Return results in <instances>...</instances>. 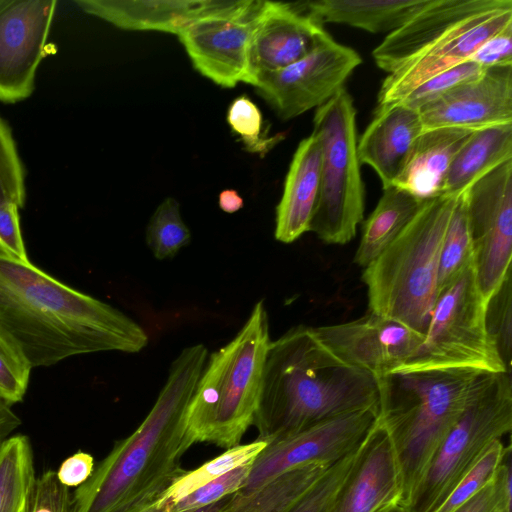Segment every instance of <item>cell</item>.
<instances>
[{
	"label": "cell",
	"mask_w": 512,
	"mask_h": 512,
	"mask_svg": "<svg viewBox=\"0 0 512 512\" xmlns=\"http://www.w3.org/2000/svg\"><path fill=\"white\" fill-rule=\"evenodd\" d=\"M0 325L32 368L102 351L138 353L148 343L145 330L118 309L1 253Z\"/></svg>",
	"instance_id": "6da1fadb"
},
{
	"label": "cell",
	"mask_w": 512,
	"mask_h": 512,
	"mask_svg": "<svg viewBox=\"0 0 512 512\" xmlns=\"http://www.w3.org/2000/svg\"><path fill=\"white\" fill-rule=\"evenodd\" d=\"M207 358L203 344L181 351L142 423L72 493L74 512L132 511L157 500L185 471L181 459L196 443L187 412Z\"/></svg>",
	"instance_id": "7a4b0ae2"
},
{
	"label": "cell",
	"mask_w": 512,
	"mask_h": 512,
	"mask_svg": "<svg viewBox=\"0 0 512 512\" xmlns=\"http://www.w3.org/2000/svg\"><path fill=\"white\" fill-rule=\"evenodd\" d=\"M366 409L379 412L377 378L339 359L312 327H294L270 342L253 422L258 440L270 443Z\"/></svg>",
	"instance_id": "3957f363"
},
{
	"label": "cell",
	"mask_w": 512,
	"mask_h": 512,
	"mask_svg": "<svg viewBox=\"0 0 512 512\" xmlns=\"http://www.w3.org/2000/svg\"><path fill=\"white\" fill-rule=\"evenodd\" d=\"M472 369L392 372L377 378L378 419L394 446L405 508L438 444L465 407Z\"/></svg>",
	"instance_id": "277c9868"
},
{
	"label": "cell",
	"mask_w": 512,
	"mask_h": 512,
	"mask_svg": "<svg viewBox=\"0 0 512 512\" xmlns=\"http://www.w3.org/2000/svg\"><path fill=\"white\" fill-rule=\"evenodd\" d=\"M457 196L425 199L402 232L364 268L371 313L424 336L439 292L440 253Z\"/></svg>",
	"instance_id": "5b68a950"
},
{
	"label": "cell",
	"mask_w": 512,
	"mask_h": 512,
	"mask_svg": "<svg viewBox=\"0 0 512 512\" xmlns=\"http://www.w3.org/2000/svg\"><path fill=\"white\" fill-rule=\"evenodd\" d=\"M270 342L268 314L260 300L237 335L205 363L187 412L196 443L225 450L240 444L254 422Z\"/></svg>",
	"instance_id": "8992f818"
},
{
	"label": "cell",
	"mask_w": 512,
	"mask_h": 512,
	"mask_svg": "<svg viewBox=\"0 0 512 512\" xmlns=\"http://www.w3.org/2000/svg\"><path fill=\"white\" fill-rule=\"evenodd\" d=\"M512 429L508 372H480L459 417L433 453L406 512H434L487 448Z\"/></svg>",
	"instance_id": "52a82bcc"
},
{
	"label": "cell",
	"mask_w": 512,
	"mask_h": 512,
	"mask_svg": "<svg viewBox=\"0 0 512 512\" xmlns=\"http://www.w3.org/2000/svg\"><path fill=\"white\" fill-rule=\"evenodd\" d=\"M356 108L345 87L318 107L312 134L321 149L320 189L309 231L347 244L364 217L365 189L357 153Z\"/></svg>",
	"instance_id": "ba28073f"
},
{
	"label": "cell",
	"mask_w": 512,
	"mask_h": 512,
	"mask_svg": "<svg viewBox=\"0 0 512 512\" xmlns=\"http://www.w3.org/2000/svg\"><path fill=\"white\" fill-rule=\"evenodd\" d=\"M486 306L473 263L439 292L421 345L394 372L436 369L508 372L488 333Z\"/></svg>",
	"instance_id": "9c48e42d"
},
{
	"label": "cell",
	"mask_w": 512,
	"mask_h": 512,
	"mask_svg": "<svg viewBox=\"0 0 512 512\" xmlns=\"http://www.w3.org/2000/svg\"><path fill=\"white\" fill-rule=\"evenodd\" d=\"M476 281L487 303L511 272L512 159L464 191Z\"/></svg>",
	"instance_id": "30bf717a"
},
{
	"label": "cell",
	"mask_w": 512,
	"mask_h": 512,
	"mask_svg": "<svg viewBox=\"0 0 512 512\" xmlns=\"http://www.w3.org/2000/svg\"><path fill=\"white\" fill-rule=\"evenodd\" d=\"M261 0L224 1L186 24L178 37L194 68L219 86L251 83L249 50Z\"/></svg>",
	"instance_id": "8fae6325"
},
{
	"label": "cell",
	"mask_w": 512,
	"mask_h": 512,
	"mask_svg": "<svg viewBox=\"0 0 512 512\" xmlns=\"http://www.w3.org/2000/svg\"><path fill=\"white\" fill-rule=\"evenodd\" d=\"M361 63L354 49L336 42L329 34L301 60L257 75L253 86L286 121L326 103Z\"/></svg>",
	"instance_id": "7c38bea8"
},
{
	"label": "cell",
	"mask_w": 512,
	"mask_h": 512,
	"mask_svg": "<svg viewBox=\"0 0 512 512\" xmlns=\"http://www.w3.org/2000/svg\"><path fill=\"white\" fill-rule=\"evenodd\" d=\"M366 409L341 415L267 443L251 464L245 486L251 493L279 475L304 465H332L355 450L378 417Z\"/></svg>",
	"instance_id": "4fadbf2b"
},
{
	"label": "cell",
	"mask_w": 512,
	"mask_h": 512,
	"mask_svg": "<svg viewBox=\"0 0 512 512\" xmlns=\"http://www.w3.org/2000/svg\"><path fill=\"white\" fill-rule=\"evenodd\" d=\"M57 1L0 0V101L14 104L30 97Z\"/></svg>",
	"instance_id": "5bb4252c"
},
{
	"label": "cell",
	"mask_w": 512,
	"mask_h": 512,
	"mask_svg": "<svg viewBox=\"0 0 512 512\" xmlns=\"http://www.w3.org/2000/svg\"><path fill=\"white\" fill-rule=\"evenodd\" d=\"M317 339L343 362L379 378L401 367L424 336L374 313L341 324L312 327Z\"/></svg>",
	"instance_id": "9a60e30c"
},
{
	"label": "cell",
	"mask_w": 512,
	"mask_h": 512,
	"mask_svg": "<svg viewBox=\"0 0 512 512\" xmlns=\"http://www.w3.org/2000/svg\"><path fill=\"white\" fill-rule=\"evenodd\" d=\"M402 480L390 436L376 419L325 512H386L400 506Z\"/></svg>",
	"instance_id": "2e32d148"
},
{
	"label": "cell",
	"mask_w": 512,
	"mask_h": 512,
	"mask_svg": "<svg viewBox=\"0 0 512 512\" xmlns=\"http://www.w3.org/2000/svg\"><path fill=\"white\" fill-rule=\"evenodd\" d=\"M509 6L511 0H429L402 26L388 33L374 48L372 57L380 69L392 73L458 30Z\"/></svg>",
	"instance_id": "e0dca14e"
},
{
	"label": "cell",
	"mask_w": 512,
	"mask_h": 512,
	"mask_svg": "<svg viewBox=\"0 0 512 512\" xmlns=\"http://www.w3.org/2000/svg\"><path fill=\"white\" fill-rule=\"evenodd\" d=\"M328 35L323 24L296 3L262 1L250 43V84L259 74L285 68L306 57Z\"/></svg>",
	"instance_id": "ac0fdd59"
},
{
	"label": "cell",
	"mask_w": 512,
	"mask_h": 512,
	"mask_svg": "<svg viewBox=\"0 0 512 512\" xmlns=\"http://www.w3.org/2000/svg\"><path fill=\"white\" fill-rule=\"evenodd\" d=\"M424 130L457 127L477 130L512 123V65L485 69L423 107Z\"/></svg>",
	"instance_id": "d6986e66"
},
{
	"label": "cell",
	"mask_w": 512,
	"mask_h": 512,
	"mask_svg": "<svg viewBox=\"0 0 512 512\" xmlns=\"http://www.w3.org/2000/svg\"><path fill=\"white\" fill-rule=\"evenodd\" d=\"M510 23L512 6L487 14L412 58L384 78L378 106L397 102L433 76L468 61L484 41Z\"/></svg>",
	"instance_id": "ffe728a7"
},
{
	"label": "cell",
	"mask_w": 512,
	"mask_h": 512,
	"mask_svg": "<svg viewBox=\"0 0 512 512\" xmlns=\"http://www.w3.org/2000/svg\"><path fill=\"white\" fill-rule=\"evenodd\" d=\"M423 130L419 111L399 101L377 106L357 141V153L360 163L377 173L383 189L394 185Z\"/></svg>",
	"instance_id": "44dd1931"
},
{
	"label": "cell",
	"mask_w": 512,
	"mask_h": 512,
	"mask_svg": "<svg viewBox=\"0 0 512 512\" xmlns=\"http://www.w3.org/2000/svg\"><path fill=\"white\" fill-rule=\"evenodd\" d=\"M218 0H76L85 13L126 30L178 34L191 21L222 6Z\"/></svg>",
	"instance_id": "7402d4cb"
},
{
	"label": "cell",
	"mask_w": 512,
	"mask_h": 512,
	"mask_svg": "<svg viewBox=\"0 0 512 512\" xmlns=\"http://www.w3.org/2000/svg\"><path fill=\"white\" fill-rule=\"evenodd\" d=\"M321 149L311 133L299 144L276 207L275 238L292 243L309 231L320 189Z\"/></svg>",
	"instance_id": "603a6c76"
},
{
	"label": "cell",
	"mask_w": 512,
	"mask_h": 512,
	"mask_svg": "<svg viewBox=\"0 0 512 512\" xmlns=\"http://www.w3.org/2000/svg\"><path fill=\"white\" fill-rule=\"evenodd\" d=\"M474 131L457 127L423 130L394 186L423 200L442 195L452 160Z\"/></svg>",
	"instance_id": "cb8c5ba5"
},
{
	"label": "cell",
	"mask_w": 512,
	"mask_h": 512,
	"mask_svg": "<svg viewBox=\"0 0 512 512\" xmlns=\"http://www.w3.org/2000/svg\"><path fill=\"white\" fill-rule=\"evenodd\" d=\"M429 0H317L295 2L321 24L337 23L371 33L392 32Z\"/></svg>",
	"instance_id": "d4e9b609"
},
{
	"label": "cell",
	"mask_w": 512,
	"mask_h": 512,
	"mask_svg": "<svg viewBox=\"0 0 512 512\" xmlns=\"http://www.w3.org/2000/svg\"><path fill=\"white\" fill-rule=\"evenodd\" d=\"M512 159V123L475 130L446 173L443 194L457 196L485 174Z\"/></svg>",
	"instance_id": "484cf974"
},
{
	"label": "cell",
	"mask_w": 512,
	"mask_h": 512,
	"mask_svg": "<svg viewBox=\"0 0 512 512\" xmlns=\"http://www.w3.org/2000/svg\"><path fill=\"white\" fill-rule=\"evenodd\" d=\"M425 200L397 186L383 189L375 209L365 221L354 263L368 266L414 218Z\"/></svg>",
	"instance_id": "4316f807"
},
{
	"label": "cell",
	"mask_w": 512,
	"mask_h": 512,
	"mask_svg": "<svg viewBox=\"0 0 512 512\" xmlns=\"http://www.w3.org/2000/svg\"><path fill=\"white\" fill-rule=\"evenodd\" d=\"M331 465L313 463L291 469L251 493H234L220 512H287Z\"/></svg>",
	"instance_id": "83f0119b"
},
{
	"label": "cell",
	"mask_w": 512,
	"mask_h": 512,
	"mask_svg": "<svg viewBox=\"0 0 512 512\" xmlns=\"http://www.w3.org/2000/svg\"><path fill=\"white\" fill-rule=\"evenodd\" d=\"M35 482L29 438L10 436L0 446V512H29Z\"/></svg>",
	"instance_id": "f1b7e54d"
},
{
	"label": "cell",
	"mask_w": 512,
	"mask_h": 512,
	"mask_svg": "<svg viewBox=\"0 0 512 512\" xmlns=\"http://www.w3.org/2000/svg\"><path fill=\"white\" fill-rule=\"evenodd\" d=\"M266 445V442L258 439L247 444H239L226 449L219 456L205 462L194 470H185L162 495L155 500L156 504L158 506L172 505L198 488L238 466L253 462Z\"/></svg>",
	"instance_id": "f546056e"
},
{
	"label": "cell",
	"mask_w": 512,
	"mask_h": 512,
	"mask_svg": "<svg viewBox=\"0 0 512 512\" xmlns=\"http://www.w3.org/2000/svg\"><path fill=\"white\" fill-rule=\"evenodd\" d=\"M473 263V245L463 192L457 196L442 243L438 274L439 292Z\"/></svg>",
	"instance_id": "4dcf8cb0"
},
{
	"label": "cell",
	"mask_w": 512,
	"mask_h": 512,
	"mask_svg": "<svg viewBox=\"0 0 512 512\" xmlns=\"http://www.w3.org/2000/svg\"><path fill=\"white\" fill-rule=\"evenodd\" d=\"M191 240L179 203L172 197L163 200L152 214L146 228V243L158 260L173 258Z\"/></svg>",
	"instance_id": "1f68e13d"
},
{
	"label": "cell",
	"mask_w": 512,
	"mask_h": 512,
	"mask_svg": "<svg viewBox=\"0 0 512 512\" xmlns=\"http://www.w3.org/2000/svg\"><path fill=\"white\" fill-rule=\"evenodd\" d=\"M227 122L239 137L244 149L264 157L285 138V133L269 135L263 130V117L259 107L246 95L234 99L228 107Z\"/></svg>",
	"instance_id": "d6a6232c"
},
{
	"label": "cell",
	"mask_w": 512,
	"mask_h": 512,
	"mask_svg": "<svg viewBox=\"0 0 512 512\" xmlns=\"http://www.w3.org/2000/svg\"><path fill=\"white\" fill-rule=\"evenodd\" d=\"M31 369L18 343L0 325V399L9 405L22 401Z\"/></svg>",
	"instance_id": "836d02e7"
},
{
	"label": "cell",
	"mask_w": 512,
	"mask_h": 512,
	"mask_svg": "<svg viewBox=\"0 0 512 512\" xmlns=\"http://www.w3.org/2000/svg\"><path fill=\"white\" fill-rule=\"evenodd\" d=\"M505 450L501 440L494 441L434 512H453L479 492L493 479Z\"/></svg>",
	"instance_id": "e575fe53"
},
{
	"label": "cell",
	"mask_w": 512,
	"mask_h": 512,
	"mask_svg": "<svg viewBox=\"0 0 512 512\" xmlns=\"http://www.w3.org/2000/svg\"><path fill=\"white\" fill-rule=\"evenodd\" d=\"M25 199V169L12 131L0 117V204L13 202L23 208Z\"/></svg>",
	"instance_id": "d590c367"
},
{
	"label": "cell",
	"mask_w": 512,
	"mask_h": 512,
	"mask_svg": "<svg viewBox=\"0 0 512 512\" xmlns=\"http://www.w3.org/2000/svg\"><path fill=\"white\" fill-rule=\"evenodd\" d=\"M511 272L490 297L486 306V325L508 372L511 371L512 290Z\"/></svg>",
	"instance_id": "8d00e7d4"
},
{
	"label": "cell",
	"mask_w": 512,
	"mask_h": 512,
	"mask_svg": "<svg viewBox=\"0 0 512 512\" xmlns=\"http://www.w3.org/2000/svg\"><path fill=\"white\" fill-rule=\"evenodd\" d=\"M251 463L238 466L224 475L198 488L182 499L163 507L167 512H193L209 506L241 490L248 479Z\"/></svg>",
	"instance_id": "74e56055"
},
{
	"label": "cell",
	"mask_w": 512,
	"mask_h": 512,
	"mask_svg": "<svg viewBox=\"0 0 512 512\" xmlns=\"http://www.w3.org/2000/svg\"><path fill=\"white\" fill-rule=\"evenodd\" d=\"M483 71L484 69L480 66L468 60L433 76L412 90L399 102L411 109L420 111L456 86L478 77Z\"/></svg>",
	"instance_id": "f35d334b"
},
{
	"label": "cell",
	"mask_w": 512,
	"mask_h": 512,
	"mask_svg": "<svg viewBox=\"0 0 512 512\" xmlns=\"http://www.w3.org/2000/svg\"><path fill=\"white\" fill-rule=\"evenodd\" d=\"M511 448L506 450L493 479L453 512H511Z\"/></svg>",
	"instance_id": "ab89813d"
},
{
	"label": "cell",
	"mask_w": 512,
	"mask_h": 512,
	"mask_svg": "<svg viewBox=\"0 0 512 512\" xmlns=\"http://www.w3.org/2000/svg\"><path fill=\"white\" fill-rule=\"evenodd\" d=\"M356 449L333 463L320 480L287 512H325L353 462Z\"/></svg>",
	"instance_id": "60d3db41"
},
{
	"label": "cell",
	"mask_w": 512,
	"mask_h": 512,
	"mask_svg": "<svg viewBox=\"0 0 512 512\" xmlns=\"http://www.w3.org/2000/svg\"><path fill=\"white\" fill-rule=\"evenodd\" d=\"M29 512H74L70 488L59 481L56 471L36 478Z\"/></svg>",
	"instance_id": "b9f144b4"
},
{
	"label": "cell",
	"mask_w": 512,
	"mask_h": 512,
	"mask_svg": "<svg viewBox=\"0 0 512 512\" xmlns=\"http://www.w3.org/2000/svg\"><path fill=\"white\" fill-rule=\"evenodd\" d=\"M19 209L13 202L0 204V253L21 262H30L20 230Z\"/></svg>",
	"instance_id": "7bdbcfd3"
},
{
	"label": "cell",
	"mask_w": 512,
	"mask_h": 512,
	"mask_svg": "<svg viewBox=\"0 0 512 512\" xmlns=\"http://www.w3.org/2000/svg\"><path fill=\"white\" fill-rule=\"evenodd\" d=\"M469 60L484 70L512 65V23L484 41Z\"/></svg>",
	"instance_id": "ee69618b"
},
{
	"label": "cell",
	"mask_w": 512,
	"mask_h": 512,
	"mask_svg": "<svg viewBox=\"0 0 512 512\" xmlns=\"http://www.w3.org/2000/svg\"><path fill=\"white\" fill-rule=\"evenodd\" d=\"M94 468L93 456L79 450L61 463L56 474L63 485L77 488L90 478Z\"/></svg>",
	"instance_id": "f6af8a7d"
},
{
	"label": "cell",
	"mask_w": 512,
	"mask_h": 512,
	"mask_svg": "<svg viewBox=\"0 0 512 512\" xmlns=\"http://www.w3.org/2000/svg\"><path fill=\"white\" fill-rule=\"evenodd\" d=\"M21 424L11 405L0 399V446Z\"/></svg>",
	"instance_id": "bcb514c9"
},
{
	"label": "cell",
	"mask_w": 512,
	"mask_h": 512,
	"mask_svg": "<svg viewBox=\"0 0 512 512\" xmlns=\"http://www.w3.org/2000/svg\"><path fill=\"white\" fill-rule=\"evenodd\" d=\"M218 204L225 213H235L244 205V199L235 189H225L219 193Z\"/></svg>",
	"instance_id": "7dc6e473"
},
{
	"label": "cell",
	"mask_w": 512,
	"mask_h": 512,
	"mask_svg": "<svg viewBox=\"0 0 512 512\" xmlns=\"http://www.w3.org/2000/svg\"><path fill=\"white\" fill-rule=\"evenodd\" d=\"M233 495V494H232ZM232 495L226 496L221 500L201 508L199 510H195L193 512H220L230 501ZM129 512H167L163 507H159L156 502L149 503L147 505L141 506Z\"/></svg>",
	"instance_id": "c3c4849f"
},
{
	"label": "cell",
	"mask_w": 512,
	"mask_h": 512,
	"mask_svg": "<svg viewBox=\"0 0 512 512\" xmlns=\"http://www.w3.org/2000/svg\"><path fill=\"white\" fill-rule=\"evenodd\" d=\"M386 512H406V511L402 507L396 506V507H393V508H391L390 510H388Z\"/></svg>",
	"instance_id": "681fc988"
}]
</instances>
